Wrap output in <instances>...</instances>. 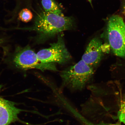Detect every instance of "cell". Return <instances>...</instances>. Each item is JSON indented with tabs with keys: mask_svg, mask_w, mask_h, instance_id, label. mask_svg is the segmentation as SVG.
I'll return each instance as SVG.
<instances>
[{
	"mask_svg": "<svg viewBox=\"0 0 125 125\" xmlns=\"http://www.w3.org/2000/svg\"><path fill=\"white\" fill-rule=\"evenodd\" d=\"M88 0L91 3L92 0Z\"/></svg>",
	"mask_w": 125,
	"mask_h": 125,
	"instance_id": "obj_14",
	"label": "cell"
},
{
	"mask_svg": "<svg viewBox=\"0 0 125 125\" xmlns=\"http://www.w3.org/2000/svg\"><path fill=\"white\" fill-rule=\"evenodd\" d=\"M3 40L2 39L0 38V45L3 42Z\"/></svg>",
	"mask_w": 125,
	"mask_h": 125,
	"instance_id": "obj_13",
	"label": "cell"
},
{
	"mask_svg": "<svg viewBox=\"0 0 125 125\" xmlns=\"http://www.w3.org/2000/svg\"></svg>",
	"mask_w": 125,
	"mask_h": 125,
	"instance_id": "obj_15",
	"label": "cell"
},
{
	"mask_svg": "<svg viewBox=\"0 0 125 125\" xmlns=\"http://www.w3.org/2000/svg\"><path fill=\"white\" fill-rule=\"evenodd\" d=\"M23 111L16 107L14 102L0 97V125H10L19 121L18 115Z\"/></svg>",
	"mask_w": 125,
	"mask_h": 125,
	"instance_id": "obj_7",
	"label": "cell"
},
{
	"mask_svg": "<svg viewBox=\"0 0 125 125\" xmlns=\"http://www.w3.org/2000/svg\"><path fill=\"white\" fill-rule=\"evenodd\" d=\"M74 26V21L72 17L43 11L37 14L32 26L23 29L35 31L37 33L35 42L42 43L60 32L72 29Z\"/></svg>",
	"mask_w": 125,
	"mask_h": 125,
	"instance_id": "obj_1",
	"label": "cell"
},
{
	"mask_svg": "<svg viewBox=\"0 0 125 125\" xmlns=\"http://www.w3.org/2000/svg\"><path fill=\"white\" fill-rule=\"evenodd\" d=\"M94 73L93 68L81 59L77 63L61 72L62 80L61 90L65 87L73 91L82 90Z\"/></svg>",
	"mask_w": 125,
	"mask_h": 125,
	"instance_id": "obj_2",
	"label": "cell"
},
{
	"mask_svg": "<svg viewBox=\"0 0 125 125\" xmlns=\"http://www.w3.org/2000/svg\"><path fill=\"white\" fill-rule=\"evenodd\" d=\"M122 12L123 14L125 16V1L123 6Z\"/></svg>",
	"mask_w": 125,
	"mask_h": 125,
	"instance_id": "obj_12",
	"label": "cell"
},
{
	"mask_svg": "<svg viewBox=\"0 0 125 125\" xmlns=\"http://www.w3.org/2000/svg\"><path fill=\"white\" fill-rule=\"evenodd\" d=\"M81 120L83 121V125H121L119 123H95L81 117Z\"/></svg>",
	"mask_w": 125,
	"mask_h": 125,
	"instance_id": "obj_11",
	"label": "cell"
},
{
	"mask_svg": "<svg viewBox=\"0 0 125 125\" xmlns=\"http://www.w3.org/2000/svg\"><path fill=\"white\" fill-rule=\"evenodd\" d=\"M33 14L29 9L25 8L22 9L18 15V19L24 23L29 22L32 19Z\"/></svg>",
	"mask_w": 125,
	"mask_h": 125,
	"instance_id": "obj_9",
	"label": "cell"
},
{
	"mask_svg": "<svg viewBox=\"0 0 125 125\" xmlns=\"http://www.w3.org/2000/svg\"><path fill=\"white\" fill-rule=\"evenodd\" d=\"M119 109L118 113V119L125 125V100L121 103Z\"/></svg>",
	"mask_w": 125,
	"mask_h": 125,
	"instance_id": "obj_10",
	"label": "cell"
},
{
	"mask_svg": "<svg viewBox=\"0 0 125 125\" xmlns=\"http://www.w3.org/2000/svg\"><path fill=\"white\" fill-rule=\"evenodd\" d=\"M42 4L45 12L64 16L60 7L54 0H42Z\"/></svg>",
	"mask_w": 125,
	"mask_h": 125,
	"instance_id": "obj_8",
	"label": "cell"
},
{
	"mask_svg": "<svg viewBox=\"0 0 125 125\" xmlns=\"http://www.w3.org/2000/svg\"><path fill=\"white\" fill-rule=\"evenodd\" d=\"M12 60L14 65L22 70L35 69L42 72L47 70L57 71L55 63L40 62L37 54L29 45L24 47H17L14 53Z\"/></svg>",
	"mask_w": 125,
	"mask_h": 125,
	"instance_id": "obj_3",
	"label": "cell"
},
{
	"mask_svg": "<svg viewBox=\"0 0 125 125\" xmlns=\"http://www.w3.org/2000/svg\"><path fill=\"white\" fill-rule=\"evenodd\" d=\"M107 30L109 46L114 53L125 57V24L123 18L118 15L111 17Z\"/></svg>",
	"mask_w": 125,
	"mask_h": 125,
	"instance_id": "obj_4",
	"label": "cell"
},
{
	"mask_svg": "<svg viewBox=\"0 0 125 125\" xmlns=\"http://www.w3.org/2000/svg\"><path fill=\"white\" fill-rule=\"evenodd\" d=\"M50 45L49 48L42 49L37 53L40 62L64 64L71 60V55L65 46L62 35L59 34L57 42Z\"/></svg>",
	"mask_w": 125,
	"mask_h": 125,
	"instance_id": "obj_5",
	"label": "cell"
},
{
	"mask_svg": "<svg viewBox=\"0 0 125 125\" xmlns=\"http://www.w3.org/2000/svg\"><path fill=\"white\" fill-rule=\"evenodd\" d=\"M104 45L99 39L93 38L86 48L82 60L93 68L100 62L104 52Z\"/></svg>",
	"mask_w": 125,
	"mask_h": 125,
	"instance_id": "obj_6",
	"label": "cell"
}]
</instances>
